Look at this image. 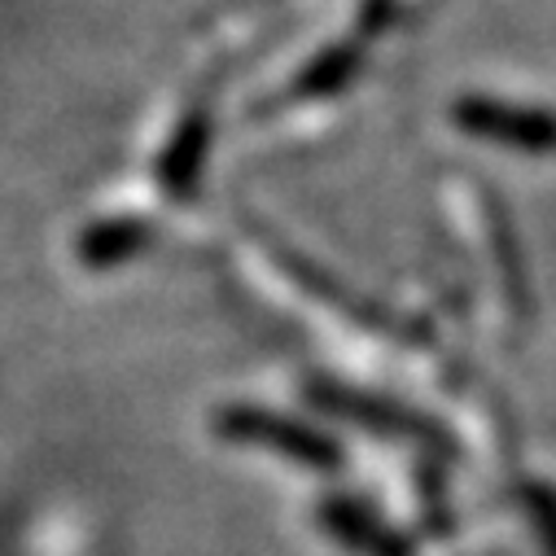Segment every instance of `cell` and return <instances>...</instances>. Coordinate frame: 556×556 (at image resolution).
Segmentation results:
<instances>
[{
    "label": "cell",
    "instance_id": "6",
    "mask_svg": "<svg viewBox=\"0 0 556 556\" xmlns=\"http://www.w3.org/2000/svg\"><path fill=\"white\" fill-rule=\"evenodd\" d=\"M359 71H364V40H342V45L316 53L299 71V79L286 92V101H325V97H338Z\"/></svg>",
    "mask_w": 556,
    "mask_h": 556
},
{
    "label": "cell",
    "instance_id": "3",
    "mask_svg": "<svg viewBox=\"0 0 556 556\" xmlns=\"http://www.w3.org/2000/svg\"><path fill=\"white\" fill-rule=\"evenodd\" d=\"M307 394L316 399V407L333 412V416H346V421L364 426V430H377V434H394V439H416V443H434L443 452H452L443 443V430L434 421H426V416H416L407 407H394L386 399H372V394H355L338 381H312Z\"/></svg>",
    "mask_w": 556,
    "mask_h": 556
},
{
    "label": "cell",
    "instance_id": "5",
    "mask_svg": "<svg viewBox=\"0 0 556 556\" xmlns=\"http://www.w3.org/2000/svg\"><path fill=\"white\" fill-rule=\"evenodd\" d=\"M154 241H159V224L136 219V215H110V219H97L79 232L75 254H79L84 267L110 271V267H118L136 254H146Z\"/></svg>",
    "mask_w": 556,
    "mask_h": 556
},
{
    "label": "cell",
    "instance_id": "1",
    "mask_svg": "<svg viewBox=\"0 0 556 556\" xmlns=\"http://www.w3.org/2000/svg\"><path fill=\"white\" fill-rule=\"evenodd\" d=\"M215 430L228 443L271 447V452H281V456H290L307 469H338L342 465V447L333 439H325L320 430H312L303 421H290V416H276V412H263V407H250V403L224 407L215 416Z\"/></svg>",
    "mask_w": 556,
    "mask_h": 556
},
{
    "label": "cell",
    "instance_id": "8",
    "mask_svg": "<svg viewBox=\"0 0 556 556\" xmlns=\"http://www.w3.org/2000/svg\"><path fill=\"white\" fill-rule=\"evenodd\" d=\"M521 508H526L530 526L539 530L543 552L556 556V491L543 486V482H526V486H521Z\"/></svg>",
    "mask_w": 556,
    "mask_h": 556
},
{
    "label": "cell",
    "instance_id": "4",
    "mask_svg": "<svg viewBox=\"0 0 556 556\" xmlns=\"http://www.w3.org/2000/svg\"><path fill=\"white\" fill-rule=\"evenodd\" d=\"M211 136H215V123H211V110L206 105H193L163 150V163H159V185L172 202H193L198 198V185H202V172H206V154H211Z\"/></svg>",
    "mask_w": 556,
    "mask_h": 556
},
{
    "label": "cell",
    "instance_id": "2",
    "mask_svg": "<svg viewBox=\"0 0 556 556\" xmlns=\"http://www.w3.org/2000/svg\"><path fill=\"white\" fill-rule=\"evenodd\" d=\"M452 123L478 141L521 150V154H556V110L517 105L495 97H460L452 105Z\"/></svg>",
    "mask_w": 556,
    "mask_h": 556
},
{
    "label": "cell",
    "instance_id": "7",
    "mask_svg": "<svg viewBox=\"0 0 556 556\" xmlns=\"http://www.w3.org/2000/svg\"><path fill=\"white\" fill-rule=\"evenodd\" d=\"M320 521H325L338 539H346L355 552H364V556H412L407 543H403L390 526H381L372 513H364V508H355V504H346V500H329V504L320 508Z\"/></svg>",
    "mask_w": 556,
    "mask_h": 556
}]
</instances>
